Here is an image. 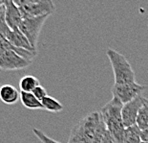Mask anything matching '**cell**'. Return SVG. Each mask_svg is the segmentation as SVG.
Here are the masks:
<instances>
[{"mask_svg":"<svg viewBox=\"0 0 148 143\" xmlns=\"http://www.w3.org/2000/svg\"><path fill=\"white\" fill-rule=\"evenodd\" d=\"M5 12V21L11 29H17L20 26V23L23 19V15L21 14L19 7L14 4L12 0H10L6 4Z\"/></svg>","mask_w":148,"mask_h":143,"instance_id":"9","label":"cell"},{"mask_svg":"<svg viewBox=\"0 0 148 143\" xmlns=\"http://www.w3.org/2000/svg\"><path fill=\"white\" fill-rule=\"evenodd\" d=\"M141 143H148V141H143Z\"/></svg>","mask_w":148,"mask_h":143,"instance_id":"22","label":"cell"},{"mask_svg":"<svg viewBox=\"0 0 148 143\" xmlns=\"http://www.w3.org/2000/svg\"><path fill=\"white\" fill-rule=\"evenodd\" d=\"M49 17L50 15L23 17L21 21L19 30L26 36L34 49H37V42L39 40L40 32Z\"/></svg>","mask_w":148,"mask_h":143,"instance_id":"4","label":"cell"},{"mask_svg":"<svg viewBox=\"0 0 148 143\" xmlns=\"http://www.w3.org/2000/svg\"><path fill=\"white\" fill-rule=\"evenodd\" d=\"M19 9L23 17H43L53 15L56 11V5L53 0H39L37 2L22 6Z\"/></svg>","mask_w":148,"mask_h":143,"instance_id":"7","label":"cell"},{"mask_svg":"<svg viewBox=\"0 0 148 143\" xmlns=\"http://www.w3.org/2000/svg\"><path fill=\"white\" fill-rule=\"evenodd\" d=\"M42 103V106H43V110H46L48 112H60L63 110V105L61 103H59L56 98H53L52 96H47L44 98V99L41 101Z\"/></svg>","mask_w":148,"mask_h":143,"instance_id":"15","label":"cell"},{"mask_svg":"<svg viewBox=\"0 0 148 143\" xmlns=\"http://www.w3.org/2000/svg\"><path fill=\"white\" fill-rule=\"evenodd\" d=\"M141 130L138 125L125 128L121 143H141Z\"/></svg>","mask_w":148,"mask_h":143,"instance_id":"13","label":"cell"},{"mask_svg":"<svg viewBox=\"0 0 148 143\" xmlns=\"http://www.w3.org/2000/svg\"><path fill=\"white\" fill-rule=\"evenodd\" d=\"M122 107L123 104L118 98L113 97L112 100L105 104L100 110L106 128L116 143H121L122 136L125 131L121 114Z\"/></svg>","mask_w":148,"mask_h":143,"instance_id":"2","label":"cell"},{"mask_svg":"<svg viewBox=\"0 0 148 143\" xmlns=\"http://www.w3.org/2000/svg\"><path fill=\"white\" fill-rule=\"evenodd\" d=\"M145 85L133 82L127 84H114L111 91L113 97L118 98L122 104H126L140 95H143Z\"/></svg>","mask_w":148,"mask_h":143,"instance_id":"5","label":"cell"},{"mask_svg":"<svg viewBox=\"0 0 148 143\" xmlns=\"http://www.w3.org/2000/svg\"><path fill=\"white\" fill-rule=\"evenodd\" d=\"M143 95H140V96L136 97L130 102L126 104H123L122 107L121 114H122V120H123V124L125 128L134 126L137 124V118L138 114L140 112V110L143 107L144 102Z\"/></svg>","mask_w":148,"mask_h":143,"instance_id":"8","label":"cell"},{"mask_svg":"<svg viewBox=\"0 0 148 143\" xmlns=\"http://www.w3.org/2000/svg\"><path fill=\"white\" fill-rule=\"evenodd\" d=\"M141 140L148 141V128L141 131Z\"/></svg>","mask_w":148,"mask_h":143,"instance_id":"20","label":"cell"},{"mask_svg":"<svg viewBox=\"0 0 148 143\" xmlns=\"http://www.w3.org/2000/svg\"><path fill=\"white\" fill-rule=\"evenodd\" d=\"M20 101L22 105L29 110H43L41 101L38 100L34 96L33 92H25L21 91Z\"/></svg>","mask_w":148,"mask_h":143,"instance_id":"12","label":"cell"},{"mask_svg":"<svg viewBox=\"0 0 148 143\" xmlns=\"http://www.w3.org/2000/svg\"><path fill=\"white\" fill-rule=\"evenodd\" d=\"M39 85V80L33 75H26L19 81V88L21 91L33 92L36 87Z\"/></svg>","mask_w":148,"mask_h":143,"instance_id":"14","label":"cell"},{"mask_svg":"<svg viewBox=\"0 0 148 143\" xmlns=\"http://www.w3.org/2000/svg\"><path fill=\"white\" fill-rule=\"evenodd\" d=\"M0 48L12 50V51H14L15 53H17L18 55H20L21 57H23L25 59L29 60V61H33V59L34 57H36V55L38 54V50L31 51V50L12 45L10 41H8V40H6L5 37L2 36H0Z\"/></svg>","mask_w":148,"mask_h":143,"instance_id":"11","label":"cell"},{"mask_svg":"<svg viewBox=\"0 0 148 143\" xmlns=\"http://www.w3.org/2000/svg\"><path fill=\"white\" fill-rule=\"evenodd\" d=\"M9 1H10V0H1V4H6V3Z\"/></svg>","mask_w":148,"mask_h":143,"instance_id":"21","label":"cell"},{"mask_svg":"<svg viewBox=\"0 0 148 143\" xmlns=\"http://www.w3.org/2000/svg\"><path fill=\"white\" fill-rule=\"evenodd\" d=\"M33 132H34V135H36V137H38V139L42 143H59L58 141L53 140V139H52V138H50L49 136H47L42 131H40V130L36 129V128H34Z\"/></svg>","mask_w":148,"mask_h":143,"instance_id":"17","label":"cell"},{"mask_svg":"<svg viewBox=\"0 0 148 143\" xmlns=\"http://www.w3.org/2000/svg\"><path fill=\"white\" fill-rule=\"evenodd\" d=\"M141 131L148 128V98H144V102L138 114L137 124Z\"/></svg>","mask_w":148,"mask_h":143,"instance_id":"16","label":"cell"},{"mask_svg":"<svg viewBox=\"0 0 148 143\" xmlns=\"http://www.w3.org/2000/svg\"><path fill=\"white\" fill-rule=\"evenodd\" d=\"M14 3L17 7H22V6H25V5H28L30 3H34V2H37L39 0H12Z\"/></svg>","mask_w":148,"mask_h":143,"instance_id":"19","label":"cell"},{"mask_svg":"<svg viewBox=\"0 0 148 143\" xmlns=\"http://www.w3.org/2000/svg\"><path fill=\"white\" fill-rule=\"evenodd\" d=\"M106 55L112 65L115 79L114 84H127L136 82L135 72L124 55L112 48L106 50Z\"/></svg>","mask_w":148,"mask_h":143,"instance_id":"3","label":"cell"},{"mask_svg":"<svg viewBox=\"0 0 148 143\" xmlns=\"http://www.w3.org/2000/svg\"><path fill=\"white\" fill-rule=\"evenodd\" d=\"M33 93L34 94V96H36L37 99L40 100V101H42L44 98H45L47 95V90H46V88L45 87H43L42 85H38V87H36V88L33 91Z\"/></svg>","mask_w":148,"mask_h":143,"instance_id":"18","label":"cell"},{"mask_svg":"<svg viewBox=\"0 0 148 143\" xmlns=\"http://www.w3.org/2000/svg\"><path fill=\"white\" fill-rule=\"evenodd\" d=\"M107 128L101 113H88L72 129L68 143H101Z\"/></svg>","mask_w":148,"mask_h":143,"instance_id":"1","label":"cell"},{"mask_svg":"<svg viewBox=\"0 0 148 143\" xmlns=\"http://www.w3.org/2000/svg\"><path fill=\"white\" fill-rule=\"evenodd\" d=\"M32 62L33 61L23 58L12 50L0 48V68L2 70H21L29 67Z\"/></svg>","mask_w":148,"mask_h":143,"instance_id":"6","label":"cell"},{"mask_svg":"<svg viewBox=\"0 0 148 143\" xmlns=\"http://www.w3.org/2000/svg\"><path fill=\"white\" fill-rule=\"evenodd\" d=\"M20 93L17 88L11 85H4L0 88V98L7 105H14L20 100Z\"/></svg>","mask_w":148,"mask_h":143,"instance_id":"10","label":"cell"}]
</instances>
